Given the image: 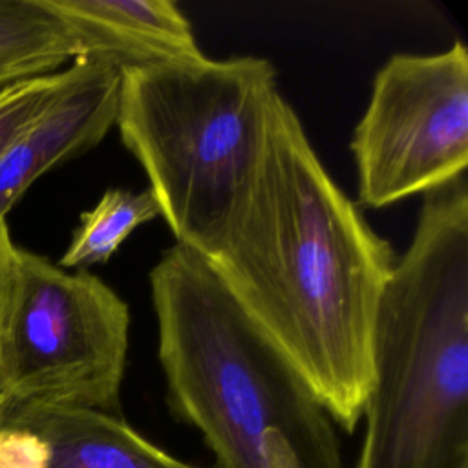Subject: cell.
<instances>
[{"instance_id":"6da1fadb","label":"cell","mask_w":468,"mask_h":468,"mask_svg":"<svg viewBox=\"0 0 468 468\" xmlns=\"http://www.w3.org/2000/svg\"><path fill=\"white\" fill-rule=\"evenodd\" d=\"M205 260L329 419L353 433L371 386L375 316L397 256L329 176L280 91L250 190Z\"/></svg>"},{"instance_id":"7a4b0ae2","label":"cell","mask_w":468,"mask_h":468,"mask_svg":"<svg viewBox=\"0 0 468 468\" xmlns=\"http://www.w3.org/2000/svg\"><path fill=\"white\" fill-rule=\"evenodd\" d=\"M148 278L168 406L212 468H346L329 415L201 254L176 243Z\"/></svg>"},{"instance_id":"3957f363","label":"cell","mask_w":468,"mask_h":468,"mask_svg":"<svg viewBox=\"0 0 468 468\" xmlns=\"http://www.w3.org/2000/svg\"><path fill=\"white\" fill-rule=\"evenodd\" d=\"M355 468H468V185L424 194L371 335Z\"/></svg>"},{"instance_id":"277c9868","label":"cell","mask_w":468,"mask_h":468,"mask_svg":"<svg viewBox=\"0 0 468 468\" xmlns=\"http://www.w3.org/2000/svg\"><path fill=\"white\" fill-rule=\"evenodd\" d=\"M276 93L272 62L252 55L121 71L115 126L177 245L203 258L219 249L256 177Z\"/></svg>"},{"instance_id":"5b68a950","label":"cell","mask_w":468,"mask_h":468,"mask_svg":"<svg viewBox=\"0 0 468 468\" xmlns=\"http://www.w3.org/2000/svg\"><path fill=\"white\" fill-rule=\"evenodd\" d=\"M128 333L126 302L99 276L16 247L0 327L9 404L119 415Z\"/></svg>"},{"instance_id":"8992f818","label":"cell","mask_w":468,"mask_h":468,"mask_svg":"<svg viewBox=\"0 0 468 468\" xmlns=\"http://www.w3.org/2000/svg\"><path fill=\"white\" fill-rule=\"evenodd\" d=\"M358 203L384 208L464 176L468 165V49L397 53L377 71L355 126Z\"/></svg>"},{"instance_id":"52a82bcc","label":"cell","mask_w":468,"mask_h":468,"mask_svg":"<svg viewBox=\"0 0 468 468\" xmlns=\"http://www.w3.org/2000/svg\"><path fill=\"white\" fill-rule=\"evenodd\" d=\"M121 71L75 58L60 69L48 104L15 137L0 159V219L53 166L95 148L115 126Z\"/></svg>"},{"instance_id":"ba28073f","label":"cell","mask_w":468,"mask_h":468,"mask_svg":"<svg viewBox=\"0 0 468 468\" xmlns=\"http://www.w3.org/2000/svg\"><path fill=\"white\" fill-rule=\"evenodd\" d=\"M69 24L79 58L119 71L203 58L188 18L172 0H49Z\"/></svg>"},{"instance_id":"9c48e42d","label":"cell","mask_w":468,"mask_h":468,"mask_svg":"<svg viewBox=\"0 0 468 468\" xmlns=\"http://www.w3.org/2000/svg\"><path fill=\"white\" fill-rule=\"evenodd\" d=\"M0 424L33 433L46 448V468H203L172 457L119 415L99 410L7 404Z\"/></svg>"},{"instance_id":"30bf717a","label":"cell","mask_w":468,"mask_h":468,"mask_svg":"<svg viewBox=\"0 0 468 468\" xmlns=\"http://www.w3.org/2000/svg\"><path fill=\"white\" fill-rule=\"evenodd\" d=\"M75 58L77 38L49 0H0V90Z\"/></svg>"},{"instance_id":"8fae6325","label":"cell","mask_w":468,"mask_h":468,"mask_svg":"<svg viewBox=\"0 0 468 468\" xmlns=\"http://www.w3.org/2000/svg\"><path fill=\"white\" fill-rule=\"evenodd\" d=\"M159 216L161 210L150 188L139 192L121 186L108 188L91 210L80 214L79 227L57 265L88 271L91 265L106 263L139 225Z\"/></svg>"},{"instance_id":"7c38bea8","label":"cell","mask_w":468,"mask_h":468,"mask_svg":"<svg viewBox=\"0 0 468 468\" xmlns=\"http://www.w3.org/2000/svg\"><path fill=\"white\" fill-rule=\"evenodd\" d=\"M58 79L60 71H55L0 90V159L26 124L48 104Z\"/></svg>"},{"instance_id":"4fadbf2b","label":"cell","mask_w":468,"mask_h":468,"mask_svg":"<svg viewBox=\"0 0 468 468\" xmlns=\"http://www.w3.org/2000/svg\"><path fill=\"white\" fill-rule=\"evenodd\" d=\"M0 468H46V448L27 430L0 424Z\"/></svg>"},{"instance_id":"5bb4252c","label":"cell","mask_w":468,"mask_h":468,"mask_svg":"<svg viewBox=\"0 0 468 468\" xmlns=\"http://www.w3.org/2000/svg\"><path fill=\"white\" fill-rule=\"evenodd\" d=\"M15 250L16 245L11 239V232L7 227V218L0 219V327H2V316H4V305H5V296L9 289V280H11V271H13V261H15ZM9 404V393L2 371V362H0V413L4 408Z\"/></svg>"}]
</instances>
